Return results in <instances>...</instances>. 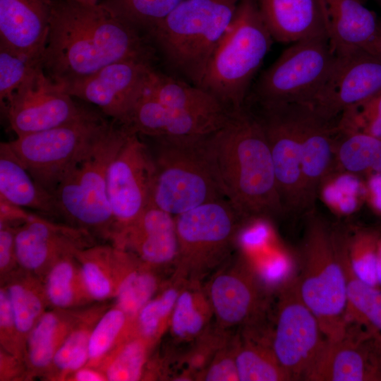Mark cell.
Wrapping results in <instances>:
<instances>
[{
  "mask_svg": "<svg viewBox=\"0 0 381 381\" xmlns=\"http://www.w3.org/2000/svg\"><path fill=\"white\" fill-rule=\"evenodd\" d=\"M157 58L145 34L101 3L54 0L41 64L58 85L86 78L114 62L137 60L154 64Z\"/></svg>",
  "mask_w": 381,
  "mask_h": 381,
  "instance_id": "6da1fadb",
  "label": "cell"
},
{
  "mask_svg": "<svg viewBox=\"0 0 381 381\" xmlns=\"http://www.w3.org/2000/svg\"><path fill=\"white\" fill-rule=\"evenodd\" d=\"M213 176L242 221L285 214L263 128L246 105L202 139Z\"/></svg>",
  "mask_w": 381,
  "mask_h": 381,
  "instance_id": "7a4b0ae2",
  "label": "cell"
},
{
  "mask_svg": "<svg viewBox=\"0 0 381 381\" xmlns=\"http://www.w3.org/2000/svg\"><path fill=\"white\" fill-rule=\"evenodd\" d=\"M241 0H184L145 35L172 76L200 85Z\"/></svg>",
  "mask_w": 381,
  "mask_h": 381,
  "instance_id": "3957f363",
  "label": "cell"
},
{
  "mask_svg": "<svg viewBox=\"0 0 381 381\" xmlns=\"http://www.w3.org/2000/svg\"><path fill=\"white\" fill-rule=\"evenodd\" d=\"M130 133L114 121L106 122L53 193L60 217L76 227L112 240L114 222L108 198L107 172Z\"/></svg>",
  "mask_w": 381,
  "mask_h": 381,
  "instance_id": "277c9868",
  "label": "cell"
},
{
  "mask_svg": "<svg viewBox=\"0 0 381 381\" xmlns=\"http://www.w3.org/2000/svg\"><path fill=\"white\" fill-rule=\"evenodd\" d=\"M301 247L302 277L298 289L303 303L316 317L326 339L346 334L347 278L343 263L340 232L330 229L315 213L305 214Z\"/></svg>",
  "mask_w": 381,
  "mask_h": 381,
  "instance_id": "5b68a950",
  "label": "cell"
},
{
  "mask_svg": "<svg viewBox=\"0 0 381 381\" xmlns=\"http://www.w3.org/2000/svg\"><path fill=\"white\" fill-rule=\"evenodd\" d=\"M273 40L255 1L241 0L199 87L231 111L243 107Z\"/></svg>",
  "mask_w": 381,
  "mask_h": 381,
  "instance_id": "8992f818",
  "label": "cell"
},
{
  "mask_svg": "<svg viewBox=\"0 0 381 381\" xmlns=\"http://www.w3.org/2000/svg\"><path fill=\"white\" fill-rule=\"evenodd\" d=\"M203 135L152 138L155 176L151 202L174 216L224 198L205 157Z\"/></svg>",
  "mask_w": 381,
  "mask_h": 381,
  "instance_id": "52a82bcc",
  "label": "cell"
},
{
  "mask_svg": "<svg viewBox=\"0 0 381 381\" xmlns=\"http://www.w3.org/2000/svg\"><path fill=\"white\" fill-rule=\"evenodd\" d=\"M334 59L326 36L294 42L252 85L246 104H310Z\"/></svg>",
  "mask_w": 381,
  "mask_h": 381,
  "instance_id": "ba28073f",
  "label": "cell"
},
{
  "mask_svg": "<svg viewBox=\"0 0 381 381\" xmlns=\"http://www.w3.org/2000/svg\"><path fill=\"white\" fill-rule=\"evenodd\" d=\"M174 218L179 242L175 272L193 281L226 260L243 222L224 198Z\"/></svg>",
  "mask_w": 381,
  "mask_h": 381,
  "instance_id": "9c48e42d",
  "label": "cell"
},
{
  "mask_svg": "<svg viewBox=\"0 0 381 381\" xmlns=\"http://www.w3.org/2000/svg\"><path fill=\"white\" fill-rule=\"evenodd\" d=\"M106 122L97 113L87 109L71 122L17 136L8 143L37 183L53 195Z\"/></svg>",
  "mask_w": 381,
  "mask_h": 381,
  "instance_id": "30bf717a",
  "label": "cell"
},
{
  "mask_svg": "<svg viewBox=\"0 0 381 381\" xmlns=\"http://www.w3.org/2000/svg\"><path fill=\"white\" fill-rule=\"evenodd\" d=\"M247 106L256 115L265 131L285 214H305L302 138L310 104L294 102Z\"/></svg>",
  "mask_w": 381,
  "mask_h": 381,
  "instance_id": "8fae6325",
  "label": "cell"
},
{
  "mask_svg": "<svg viewBox=\"0 0 381 381\" xmlns=\"http://www.w3.org/2000/svg\"><path fill=\"white\" fill-rule=\"evenodd\" d=\"M154 176L151 151L139 135L131 132L107 172V193L114 222L111 241L150 203Z\"/></svg>",
  "mask_w": 381,
  "mask_h": 381,
  "instance_id": "7c38bea8",
  "label": "cell"
},
{
  "mask_svg": "<svg viewBox=\"0 0 381 381\" xmlns=\"http://www.w3.org/2000/svg\"><path fill=\"white\" fill-rule=\"evenodd\" d=\"M52 80L37 65L6 103L3 111L16 136L53 128L71 122L87 109Z\"/></svg>",
  "mask_w": 381,
  "mask_h": 381,
  "instance_id": "4fadbf2b",
  "label": "cell"
},
{
  "mask_svg": "<svg viewBox=\"0 0 381 381\" xmlns=\"http://www.w3.org/2000/svg\"><path fill=\"white\" fill-rule=\"evenodd\" d=\"M320 324L302 301L298 281L289 286L279 301L272 350L291 380L303 378L325 339Z\"/></svg>",
  "mask_w": 381,
  "mask_h": 381,
  "instance_id": "5bb4252c",
  "label": "cell"
},
{
  "mask_svg": "<svg viewBox=\"0 0 381 381\" xmlns=\"http://www.w3.org/2000/svg\"><path fill=\"white\" fill-rule=\"evenodd\" d=\"M153 65L143 61H119L60 86L71 97L96 105L112 121L121 123L143 95Z\"/></svg>",
  "mask_w": 381,
  "mask_h": 381,
  "instance_id": "9a60e30c",
  "label": "cell"
},
{
  "mask_svg": "<svg viewBox=\"0 0 381 381\" xmlns=\"http://www.w3.org/2000/svg\"><path fill=\"white\" fill-rule=\"evenodd\" d=\"M381 91V59L363 49L335 54L324 83L310 103L328 121H337L349 107Z\"/></svg>",
  "mask_w": 381,
  "mask_h": 381,
  "instance_id": "2e32d148",
  "label": "cell"
},
{
  "mask_svg": "<svg viewBox=\"0 0 381 381\" xmlns=\"http://www.w3.org/2000/svg\"><path fill=\"white\" fill-rule=\"evenodd\" d=\"M89 232L74 226L55 224L30 214L16 227L15 248L18 265L36 276L46 274L59 258L92 246Z\"/></svg>",
  "mask_w": 381,
  "mask_h": 381,
  "instance_id": "e0dca14e",
  "label": "cell"
},
{
  "mask_svg": "<svg viewBox=\"0 0 381 381\" xmlns=\"http://www.w3.org/2000/svg\"><path fill=\"white\" fill-rule=\"evenodd\" d=\"M112 241L154 269L175 267L179 242L174 216L152 202Z\"/></svg>",
  "mask_w": 381,
  "mask_h": 381,
  "instance_id": "ac0fdd59",
  "label": "cell"
},
{
  "mask_svg": "<svg viewBox=\"0 0 381 381\" xmlns=\"http://www.w3.org/2000/svg\"><path fill=\"white\" fill-rule=\"evenodd\" d=\"M231 112L201 113L164 106L144 92L121 123L132 133L150 138L198 136L223 126Z\"/></svg>",
  "mask_w": 381,
  "mask_h": 381,
  "instance_id": "d6986e66",
  "label": "cell"
},
{
  "mask_svg": "<svg viewBox=\"0 0 381 381\" xmlns=\"http://www.w3.org/2000/svg\"><path fill=\"white\" fill-rule=\"evenodd\" d=\"M54 0H0V44L40 62Z\"/></svg>",
  "mask_w": 381,
  "mask_h": 381,
  "instance_id": "ffe728a7",
  "label": "cell"
},
{
  "mask_svg": "<svg viewBox=\"0 0 381 381\" xmlns=\"http://www.w3.org/2000/svg\"><path fill=\"white\" fill-rule=\"evenodd\" d=\"M247 263L237 262L212 277L205 294L213 315L222 328L246 322L260 305L257 277Z\"/></svg>",
  "mask_w": 381,
  "mask_h": 381,
  "instance_id": "44dd1931",
  "label": "cell"
},
{
  "mask_svg": "<svg viewBox=\"0 0 381 381\" xmlns=\"http://www.w3.org/2000/svg\"><path fill=\"white\" fill-rule=\"evenodd\" d=\"M338 133L337 121L324 119L311 106L302 138L301 177L305 214L315 210L319 190L332 170Z\"/></svg>",
  "mask_w": 381,
  "mask_h": 381,
  "instance_id": "7402d4cb",
  "label": "cell"
},
{
  "mask_svg": "<svg viewBox=\"0 0 381 381\" xmlns=\"http://www.w3.org/2000/svg\"><path fill=\"white\" fill-rule=\"evenodd\" d=\"M360 341L325 339L304 379L313 381L381 380V366L373 351Z\"/></svg>",
  "mask_w": 381,
  "mask_h": 381,
  "instance_id": "603a6c76",
  "label": "cell"
},
{
  "mask_svg": "<svg viewBox=\"0 0 381 381\" xmlns=\"http://www.w3.org/2000/svg\"><path fill=\"white\" fill-rule=\"evenodd\" d=\"M323 24L335 54L368 52L379 27L375 15L361 0H319Z\"/></svg>",
  "mask_w": 381,
  "mask_h": 381,
  "instance_id": "cb8c5ba5",
  "label": "cell"
},
{
  "mask_svg": "<svg viewBox=\"0 0 381 381\" xmlns=\"http://www.w3.org/2000/svg\"><path fill=\"white\" fill-rule=\"evenodd\" d=\"M274 40L294 43L326 36L319 0H255Z\"/></svg>",
  "mask_w": 381,
  "mask_h": 381,
  "instance_id": "d4e9b609",
  "label": "cell"
},
{
  "mask_svg": "<svg viewBox=\"0 0 381 381\" xmlns=\"http://www.w3.org/2000/svg\"><path fill=\"white\" fill-rule=\"evenodd\" d=\"M87 292L94 301L114 297L118 286L133 263L135 256L115 245H98L77 250Z\"/></svg>",
  "mask_w": 381,
  "mask_h": 381,
  "instance_id": "484cf974",
  "label": "cell"
},
{
  "mask_svg": "<svg viewBox=\"0 0 381 381\" xmlns=\"http://www.w3.org/2000/svg\"><path fill=\"white\" fill-rule=\"evenodd\" d=\"M0 197L24 209L60 217L54 196L37 183L8 142L0 144Z\"/></svg>",
  "mask_w": 381,
  "mask_h": 381,
  "instance_id": "4316f807",
  "label": "cell"
},
{
  "mask_svg": "<svg viewBox=\"0 0 381 381\" xmlns=\"http://www.w3.org/2000/svg\"><path fill=\"white\" fill-rule=\"evenodd\" d=\"M70 309L46 311L26 340L25 363L35 372L50 368L53 358L73 327L79 312Z\"/></svg>",
  "mask_w": 381,
  "mask_h": 381,
  "instance_id": "83f0119b",
  "label": "cell"
},
{
  "mask_svg": "<svg viewBox=\"0 0 381 381\" xmlns=\"http://www.w3.org/2000/svg\"><path fill=\"white\" fill-rule=\"evenodd\" d=\"M144 93L164 106L181 110L211 114L231 111L204 89L155 68Z\"/></svg>",
  "mask_w": 381,
  "mask_h": 381,
  "instance_id": "f1b7e54d",
  "label": "cell"
},
{
  "mask_svg": "<svg viewBox=\"0 0 381 381\" xmlns=\"http://www.w3.org/2000/svg\"><path fill=\"white\" fill-rule=\"evenodd\" d=\"M213 315L212 308L199 284L187 280L174 306L169 327L177 341H190L201 338L207 332Z\"/></svg>",
  "mask_w": 381,
  "mask_h": 381,
  "instance_id": "f546056e",
  "label": "cell"
},
{
  "mask_svg": "<svg viewBox=\"0 0 381 381\" xmlns=\"http://www.w3.org/2000/svg\"><path fill=\"white\" fill-rule=\"evenodd\" d=\"M43 284L48 303L56 309H72L92 301L75 253L56 260L46 272Z\"/></svg>",
  "mask_w": 381,
  "mask_h": 381,
  "instance_id": "4dcf8cb0",
  "label": "cell"
},
{
  "mask_svg": "<svg viewBox=\"0 0 381 381\" xmlns=\"http://www.w3.org/2000/svg\"><path fill=\"white\" fill-rule=\"evenodd\" d=\"M13 313L16 325L25 343L28 334L46 312L48 305L43 282L36 275L25 272L11 277L4 286Z\"/></svg>",
  "mask_w": 381,
  "mask_h": 381,
  "instance_id": "1f68e13d",
  "label": "cell"
},
{
  "mask_svg": "<svg viewBox=\"0 0 381 381\" xmlns=\"http://www.w3.org/2000/svg\"><path fill=\"white\" fill-rule=\"evenodd\" d=\"M105 311L102 307L79 313L71 330L56 351L49 369L58 378H68L88 361V345L92 329Z\"/></svg>",
  "mask_w": 381,
  "mask_h": 381,
  "instance_id": "d6a6232c",
  "label": "cell"
},
{
  "mask_svg": "<svg viewBox=\"0 0 381 381\" xmlns=\"http://www.w3.org/2000/svg\"><path fill=\"white\" fill-rule=\"evenodd\" d=\"M348 240L341 241L347 278V306L345 321L355 320L381 334V291L358 279L352 272L348 257Z\"/></svg>",
  "mask_w": 381,
  "mask_h": 381,
  "instance_id": "836d02e7",
  "label": "cell"
},
{
  "mask_svg": "<svg viewBox=\"0 0 381 381\" xmlns=\"http://www.w3.org/2000/svg\"><path fill=\"white\" fill-rule=\"evenodd\" d=\"M187 280L175 272L171 282L139 310L133 322V333L150 345L155 343L169 327L176 300Z\"/></svg>",
  "mask_w": 381,
  "mask_h": 381,
  "instance_id": "e575fe53",
  "label": "cell"
},
{
  "mask_svg": "<svg viewBox=\"0 0 381 381\" xmlns=\"http://www.w3.org/2000/svg\"><path fill=\"white\" fill-rule=\"evenodd\" d=\"M335 159L350 173H381V138L339 130Z\"/></svg>",
  "mask_w": 381,
  "mask_h": 381,
  "instance_id": "d590c367",
  "label": "cell"
},
{
  "mask_svg": "<svg viewBox=\"0 0 381 381\" xmlns=\"http://www.w3.org/2000/svg\"><path fill=\"white\" fill-rule=\"evenodd\" d=\"M156 271L135 257L118 286L114 297L116 306L132 321L161 286Z\"/></svg>",
  "mask_w": 381,
  "mask_h": 381,
  "instance_id": "8d00e7d4",
  "label": "cell"
},
{
  "mask_svg": "<svg viewBox=\"0 0 381 381\" xmlns=\"http://www.w3.org/2000/svg\"><path fill=\"white\" fill-rule=\"evenodd\" d=\"M133 322L116 306L105 310L91 332L86 365L99 368L116 347L132 333Z\"/></svg>",
  "mask_w": 381,
  "mask_h": 381,
  "instance_id": "74e56055",
  "label": "cell"
},
{
  "mask_svg": "<svg viewBox=\"0 0 381 381\" xmlns=\"http://www.w3.org/2000/svg\"><path fill=\"white\" fill-rule=\"evenodd\" d=\"M235 363L239 381L291 380L277 360L272 348L246 342L236 346Z\"/></svg>",
  "mask_w": 381,
  "mask_h": 381,
  "instance_id": "f35d334b",
  "label": "cell"
},
{
  "mask_svg": "<svg viewBox=\"0 0 381 381\" xmlns=\"http://www.w3.org/2000/svg\"><path fill=\"white\" fill-rule=\"evenodd\" d=\"M150 344L133 332L110 353L102 365L107 380L135 381L143 376Z\"/></svg>",
  "mask_w": 381,
  "mask_h": 381,
  "instance_id": "ab89813d",
  "label": "cell"
},
{
  "mask_svg": "<svg viewBox=\"0 0 381 381\" xmlns=\"http://www.w3.org/2000/svg\"><path fill=\"white\" fill-rule=\"evenodd\" d=\"M184 0H104L101 4L146 34Z\"/></svg>",
  "mask_w": 381,
  "mask_h": 381,
  "instance_id": "60d3db41",
  "label": "cell"
},
{
  "mask_svg": "<svg viewBox=\"0 0 381 381\" xmlns=\"http://www.w3.org/2000/svg\"><path fill=\"white\" fill-rule=\"evenodd\" d=\"M378 235L361 231L348 241L349 263L353 274L360 280L376 286V264Z\"/></svg>",
  "mask_w": 381,
  "mask_h": 381,
  "instance_id": "b9f144b4",
  "label": "cell"
},
{
  "mask_svg": "<svg viewBox=\"0 0 381 381\" xmlns=\"http://www.w3.org/2000/svg\"><path fill=\"white\" fill-rule=\"evenodd\" d=\"M337 126L340 131L381 138V91L346 108L339 116Z\"/></svg>",
  "mask_w": 381,
  "mask_h": 381,
  "instance_id": "7bdbcfd3",
  "label": "cell"
},
{
  "mask_svg": "<svg viewBox=\"0 0 381 381\" xmlns=\"http://www.w3.org/2000/svg\"><path fill=\"white\" fill-rule=\"evenodd\" d=\"M40 62L34 61L0 44V103H6Z\"/></svg>",
  "mask_w": 381,
  "mask_h": 381,
  "instance_id": "ee69618b",
  "label": "cell"
},
{
  "mask_svg": "<svg viewBox=\"0 0 381 381\" xmlns=\"http://www.w3.org/2000/svg\"><path fill=\"white\" fill-rule=\"evenodd\" d=\"M0 342L4 351L23 361L25 343L18 331L12 307L5 287L0 289Z\"/></svg>",
  "mask_w": 381,
  "mask_h": 381,
  "instance_id": "f6af8a7d",
  "label": "cell"
},
{
  "mask_svg": "<svg viewBox=\"0 0 381 381\" xmlns=\"http://www.w3.org/2000/svg\"><path fill=\"white\" fill-rule=\"evenodd\" d=\"M236 345H222L200 372L198 378L205 381H234L238 380L235 353Z\"/></svg>",
  "mask_w": 381,
  "mask_h": 381,
  "instance_id": "bcb514c9",
  "label": "cell"
},
{
  "mask_svg": "<svg viewBox=\"0 0 381 381\" xmlns=\"http://www.w3.org/2000/svg\"><path fill=\"white\" fill-rule=\"evenodd\" d=\"M0 224V271L2 277L8 274L18 265L15 248L16 227Z\"/></svg>",
  "mask_w": 381,
  "mask_h": 381,
  "instance_id": "7dc6e473",
  "label": "cell"
},
{
  "mask_svg": "<svg viewBox=\"0 0 381 381\" xmlns=\"http://www.w3.org/2000/svg\"><path fill=\"white\" fill-rule=\"evenodd\" d=\"M23 362L14 356L1 349V380L15 378L20 373V364Z\"/></svg>",
  "mask_w": 381,
  "mask_h": 381,
  "instance_id": "c3c4849f",
  "label": "cell"
},
{
  "mask_svg": "<svg viewBox=\"0 0 381 381\" xmlns=\"http://www.w3.org/2000/svg\"><path fill=\"white\" fill-rule=\"evenodd\" d=\"M68 377L75 381H103L107 380L104 373L99 368L88 365L80 368Z\"/></svg>",
  "mask_w": 381,
  "mask_h": 381,
  "instance_id": "681fc988",
  "label": "cell"
},
{
  "mask_svg": "<svg viewBox=\"0 0 381 381\" xmlns=\"http://www.w3.org/2000/svg\"><path fill=\"white\" fill-rule=\"evenodd\" d=\"M368 52H370L381 59V22L379 23L376 36L370 46Z\"/></svg>",
  "mask_w": 381,
  "mask_h": 381,
  "instance_id": "f907efd6",
  "label": "cell"
},
{
  "mask_svg": "<svg viewBox=\"0 0 381 381\" xmlns=\"http://www.w3.org/2000/svg\"><path fill=\"white\" fill-rule=\"evenodd\" d=\"M377 279L378 284H381V238L378 239L377 264H376Z\"/></svg>",
  "mask_w": 381,
  "mask_h": 381,
  "instance_id": "816d5d0a",
  "label": "cell"
},
{
  "mask_svg": "<svg viewBox=\"0 0 381 381\" xmlns=\"http://www.w3.org/2000/svg\"><path fill=\"white\" fill-rule=\"evenodd\" d=\"M85 5H95L99 4V0H69Z\"/></svg>",
  "mask_w": 381,
  "mask_h": 381,
  "instance_id": "f5cc1de1",
  "label": "cell"
},
{
  "mask_svg": "<svg viewBox=\"0 0 381 381\" xmlns=\"http://www.w3.org/2000/svg\"><path fill=\"white\" fill-rule=\"evenodd\" d=\"M377 339H378L377 349H378V351L380 352V354L378 356H381V334L378 335Z\"/></svg>",
  "mask_w": 381,
  "mask_h": 381,
  "instance_id": "db71d44e",
  "label": "cell"
}]
</instances>
